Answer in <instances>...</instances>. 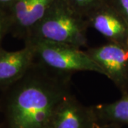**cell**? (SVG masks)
Segmentation results:
<instances>
[{
	"mask_svg": "<svg viewBox=\"0 0 128 128\" xmlns=\"http://www.w3.org/2000/svg\"><path fill=\"white\" fill-rule=\"evenodd\" d=\"M34 47V61L53 71L73 75L78 71H92L105 76V71L86 52L80 48L39 40L24 43Z\"/></svg>",
	"mask_w": 128,
	"mask_h": 128,
	"instance_id": "3",
	"label": "cell"
},
{
	"mask_svg": "<svg viewBox=\"0 0 128 128\" xmlns=\"http://www.w3.org/2000/svg\"><path fill=\"white\" fill-rule=\"evenodd\" d=\"M15 0H0V11L8 8Z\"/></svg>",
	"mask_w": 128,
	"mask_h": 128,
	"instance_id": "13",
	"label": "cell"
},
{
	"mask_svg": "<svg viewBox=\"0 0 128 128\" xmlns=\"http://www.w3.org/2000/svg\"><path fill=\"white\" fill-rule=\"evenodd\" d=\"M35 57L34 47L25 44L22 49L8 51L0 49V89L1 92L22 78L32 66Z\"/></svg>",
	"mask_w": 128,
	"mask_h": 128,
	"instance_id": "7",
	"label": "cell"
},
{
	"mask_svg": "<svg viewBox=\"0 0 128 128\" xmlns=\"http://www.w3.org/2000/svg\"><path fill=\"white\" fill-rule=\"evenodd\" d=\"M71 77L34 60L22 78L1 92V128H50L58 106L71 93Z\"/></svg>",
	"mask_w": 128,
	"mask_h": 128,
	"instance_id": "1",
	"label": "cell"
},
{
	"mask_svg": "<svg viewBox=\"0 0 128 128\" xmlns=\"http://www.w3.org/2000/svg\"><path fill=\"white\" fill-rule=\"evenodd\" d=\"M87 53L105 71V76L114 82L122 95L128 94V48L109 42L88 49Z\"/></svg>",
	"mask_w": 128,
	"mask_h": 128,
	"instance_id": "5",
	"label": "cell"
},
{
	"mask_svg": "<svg viewBox=\"0 0 128 128\" xmlns=\"http://www.w3.org/2000/svg\"><path fill=\"white\" fill-rule=\"evenodd\" d=\"M92 128H122V126L114 123H100L96 122Z\"/></svg>",
	"mask_w": 128,
	"mask_h": 128,
	"instance_id": "12",
	"label": "cell"
},
{
	"mask_svg": "<svg viewBox=\"0 0 128 128\" xmlns=\"http://www.w3.org/2000/svg\"><path fill=\"white\" fill-rule=\"evenodd\" d=\"M88 27L67 0H54L24 43L45 40L80 48L87 45Z\"/></svg>",
	"mask_w": 128,
	"mask_h": 128,
	"instance_id": "2",
	"label": "cell"
},
{
	"mask_svg": "<svg viewBox=\"0 0 128 128\" xmlns=\"http://www.w3.org/2000/svg\"><path fill=\"white\" fill-rule=\"evenodd\" d=\"M91 107L98 122L128 125V94L122 95L120 100L113 102Z\"/></svg>",
	"mask_w": 128,
	"mask_h": 128,
	"instance_id": "9",
	"label": "cell"
},
{
	"mask_svg": "<svg viewBox=\"0 0 128 128\" xmlns=\"http://www.w3.org/2000/svg\"><path fill=\"white\" fill-rule=\"evenodd\" d=\"M78 14L86 18L92 12L108 2V0H67Z\"/></svg>",
	"mask_w": 128,
	"mask_h": 128,
	"instance_id": "10",
	"label": "cell"
},
{
	"mask_svg": "<svg viewBox=\"0 0 128 128\" xmlns=\"http://www.w3.org/2000/svg\"><path fill=\"white\" fill-rule=\"evenodd\" d=\"M54 0H15L0 11V38L6 35L27 39Z\"/></svg>",
	"mask_w": 128,
	"mask_h": 128,
	"instance_id": "4",
	"label": "cell"
},
{
	"mask_svg": "<svg viewBox=\"0 0 128 128\" xmlns=\"http://www.w3.org/2000/svg\"><path fill=\"white\" fill-rule=\"evenodd\" d=\"M108 3L113 6L128 23V0H108Z\"/></svg>",
	"mask_w": 128,
	"mask_h": 128,
	"instance_id": "11",
	"label": "cell"
},
{
	"mask_svg": "<svg viewBox=\"0 0 128 128\" xmlns=\"http://www.w3.org/2000/svg\"><path fill=\"white\" fill-rule=\"evenodd\" d=\"M97 122L91 106H85L72 92L58 106L50 128H92Z\"/></svg>",
	"mask_w": 128,
	"mask_h": 128,
	"instance_id": "8",
	"label": "cell"
},
{
	"mask_svg": "<svg viewBox=\"0 0 128 128\" xmlns=\"http://www.w3.org/2000/svg\"><path fill=\"white\" fill-rule=\"evenodd\" d=\"M89 27L95 28L110 42L126 46L128 23L108 2L87 16Z\"/></svg>",
	"mask_w": 128,
	"mask_h": 128,
	"instance_id": "6",
	"label": "cell"
}]
</instances>
